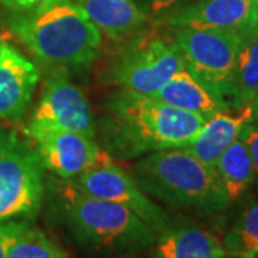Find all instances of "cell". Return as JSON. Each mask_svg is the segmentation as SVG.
Returning <instances> with one entry per match:
<instances>
[{"label":"cell","mask_w":258,"mask_h":258,"mask_svg":"<svg viewBox=\"0 0 258 258\" xmlns=\"http://www.w3.org/2000/svg\"><path fill=\"white\" fill-rule=\"evenodd\" d=\"M205 120L152 95L118 89L103 103L96 129L101 148L112 158L131 161L158 151L186 147Z\"/></svg>","instance_id":"6da1fadb"},{"label":"cell","mask_w":258,"mask_h":258,"mask_svg":"<svg viewBox=\"0 0 258 258\" xmlns=\"http://www.w3.org/2000/svg\"><path fill=\"white\" fill-rule=\"evenodd\" d=\"M9 30L42 63L86 68L102 52V33L74 0H45L33 9L9 13Z\"/></svg>","instance_id":"7a4b0ae2"},{"label":"cell","mask_w":258,"mask_h":258,"mask_svg":"<svg viewBox=\"0 0 258 258\" xmlns=\"http://www.w3.org/2000/svg\"><path fill=\"white\" fill-rule=\"evenodd\" d=\"M131 174L148 195L175 207L214 214L224 211L231 204L215 168L184 148L164 149L139 158Z\"/></svg>","instance_id":"3957f363"},{"label":"cell","mask_w":258,"mask_h":258,"mask_svg":"<svg viewBox=\"0 0 258 258\" xmlns=\"http://www.w3.org/2000/svg\"><path fill=\"white\" fill-rule=\"evenodd\" d=\"M57 185L64 225L83 247L108 252H138L155 244L157 234L135 212L82 192L72 181Z\"/></svg>","instance_id":"277c9868"},{"label":"cell","mask_w":258,"mask_h":258,"mask_svg":"<svg viewBox=\"0 0 258 258\" xmlns=\"http://www.w3.org/2000/svg\"><path fill=\"white\" fill-rule=\"evenodd\" d=\"M119 45L103 74L105 81L118 89L155 95L185 69L171 37L165 39L145 29Z\"/></svg>","instance_id":"5b68a950"},{"label":"cell","mask_w":258,"mask_h":258,"mask_svg":"<svg viewBox=\"0 0 258 258\" xmlns=\"http://www.w3.org/2000/svg\"><path fill=\"white\" fill-rule=\"evenodd\" d=\"M45 171L33 142L0 126V222L36 217L45 195Z\"/></svg>","instance_id":"8992f818"},{"label":"cell","mask_w":258,"mask_h":258,"mask_svg":"<svg viewBox=\"0 0 258 258\" xmlns=\"http://www.w3.org/2000/svg\"><path fill=\"white\" fill-rule=\"evenodd\" d=\"M171 40L185 69L230 105L244 36L227 29L175 28Z\"/></svg>","instance_id":"52a82bcc"},{"label":"cell","mask_w":258,"mask_h":258,"mask_svg":"<svg viewBox=\"0 0 258 258\" xmlns=\"http://www.w3.org/2000/svg\"><path fill=\"white\" fill-rule=\"evenodd\" d=\"M69 181H72L82 192L119 204L135 212L157 235L171 225L169 215L148 197L134 176L113 162V158L103 161Z\"/></svg>","instance_id":"ba28073f"},{"label":"cell","mask_w":258,"mask_h":258,"mask_svg":"<svg viewBox=\"0 0 258 258\" xmlns=\"http://www.w3.org/2000/svg\"><path fill=\"white\" fill-rule=\"evenodd\" d=\"M25 135L32 139L45 168L60 179H74L112 158L95 139L74 131L26 126Z\"/></svg>","instance_id":"9c48e42d"},{"label":"cell","mask_w":258,"mask_h":258,"mask_svg":"<svg viewBox=\"0 0 258 258\" xmlns=\"http://www.w3.org/2000/svg\"><path fill=\"white\" fill-rule=\"evenodd\" d=\"M26 126L68 129L96 139V122L88 98L63 71L47 78L40 101Z\"/></svg>","instance_id":"30bf717a"},{"label":"cell","mask_w":258,"mask_h":258,"mask_svg":"<svg viewBox=\"0 0 258 258\" xmlns=\"http://www.w3.org/2000/svg\"><path fill=\"white\" fill-rule=\"evenodd\" d=\"M258 0H195L158 23L175 28H212L235 30L242 36L254 30Z\"/></svg>","instance_id":"8fae6325"},{"label":"cell","mask_w":258,"mask_h":258,"mask_svg":"<svg viewBox=\"0 0 258 258\" xmlns=\"http://www.w3.org/2000/svg\"><path fill=\"white\" fill-rule=\"evenodd\" d=\"M37 83L36 64L13 45L0 40V119H22Z\"/></svg>","instance_id":"7c38bea8"},{"label":"cell","mask_w":258,"mask_h":258,"mask_svg":"<svg viewBox=\"0 0 258 258\" xmlns=\"http://www.w3.org/2000/svg\"><path fill=\"white\" fill-rule=\"evenodd\" d=\"M102 35L120 43L145 30L152 19L137 0H74Z\"/></svg>","instance_id":"4fadbf2b"},{"label":"cell","mask_w":258,"mask_h":258,"mask_svg":"<svg viewBox=\"0 0 258 258\" xmlns=\"http://www.w3.org/2000/svg\"><path fill=\"white\" fill-rule=\"evenodd\" d=\"M251 119L252 105L241 109H232V112H230V109L218 112L205 120L192 141L182 148L214 168L222 152L235 139H238L241 129Z\"/></svg>","instance_id":"5bb4252c"},{"label":"cell","mask_w":258,"mask_h":258,"mask_svg":"<svg viewBox=\"0 0 258 258\" xmlns=\"http://www.w3.org/2000/svg\"><path fill=\"white\" fill-rule=\"evenodd\" d=\"M155 258H227L222 242L204 228L191 224H171L154 244Z\"/></svg>","instance_id":"9a60e30c"},{"label":"cell","mask_w":258,"mask_h":258,"mask_svg":"<svg viewBox=\"0 0 258 258\" xmlns=\"http://www.w3.org/2000/svg\"><path fill=\"white\" fill-rule=\"evenodd\" d=\"M152 96L174 108L200 115L205 119H210L218 112L231 109L225 99L212 92L186 69L171 78Z\"/></svg>","instance_id":"2e32d148"},{"label":"cell","mask_w":258,"mask_h":258,"mask_svg":"<svg viewBox=\"0 0 258 258\" xmlns=\"http://www.w3.org/2000/svg\"><path fill=\"white\" fill-rule=\"evenodd\" d=\"M215 171L230 203L238 200L255 181V171L247 145L240 138L227 148L215 164Z\"/></svg>","instance_id":"e0dca14e"},{"label":"cell","mask_w":258,"mask_h":258,"mask_svg":"<svg viewBox=\"0 0 258 258\" xmlns=\"http://www.w3.org/2000/svg\"><path fill=\"white\" fill-rule=\"evenodd\" d=\"M258 96V35L244 36L231 89L230 108L241 109L252 105Z\"/></svg>","instance_id":"ac0fdd59"},{"label":"cell","mask_w":258,"mask_h":258,"mask_svg":"<svg viewBox=\"0 0 258 258\" xmlns=\"http://www.w3.org/2000/svg\"><path fill=\"white\" fill-rule=\"evenodd\" d=\"M222 245L228 255L255 258L258 255V201L248 207L225 234Z\"/></svg>","instance_id":"d6986e66"},{"label":"cell","mask_w":258,"mask_h":258,"mask_svg":"<svg viewBox=\"0 0 258 258\" xmlns=\"http://www.w3.org/2000/svg\"><path fill=\"white\" fill-rule=\"evenodd\" d=\"M8 258H69V252L43 231L29 225L10 247Z\"/></svg>","instance_id":"ffe728a7"},{"label":"cell","mask_w":258,"mask_h":258,"mask_svg":"<svg viewBox=\"0 0 258 258\" xmlns=\"http://www.w3.org/2000/svg\"><path fill=\"white\" fill-rule=\"evenodd\" d=\"M28 227V220L0 222V258H8L10 247Z\"/></svg>","instance_id":"44dd1931"},{"label":"cell","mask_w":258,"mask_h":258,"mask_svg":"<svg viewBox=\"0 0 258 258\" xmlns=\"http://www.w3.org/2000/svg\"><path fill=\"white\" fill-rule=\"evenodd\" d=\"M137 3L151 19L155 16L161 19L186 6L191 0H137Z\"/></svg>","instance_id":"7402d4cb"},{"label":"cell","mask_w":258,"mask_h":258,"mask_svg":"<svg viewBox=\"0 0 258 258\" xmlns=\"http://www.w3.org/2000/svg\"><path fill=\"white\" fill-rule=\"evenodd\" d=\"M238 138L247 145L249 155L252 159V165L255 171V179H258V120H249L241 129Z\"/></svg>","instance_id":"603a6c76"},{"label":"cell","mask_w":258,"mask_h":258,"mask_svg":"<svg viewBox=\"0 0 258 258\" xmlns=\"http://www.w3.org/2000/svg\"><path fill=\"white\" fill-rule=\"evenodd\" d=\"M43 2L45 0H0V6L9 10V13H20L33 9Z\"/></svg>","instance_id":"cb8c5ba5"},{"label":"cell","mask_w":258,"mask_h":258,"mask_svg":"<svg viewBox=\"0 0 258 258\" xmlns=\"http://www.w3.org/2000/svg\"><path fill=\"white\" fill-rule=\"evenodd\" d=\"M252 120H258V96L252 102Z\"/></svg>","instance_id":"d4e9b609"},{"label":"cell","mask_w":258,"mask_h":258,"mask_svg":"<svg viewBox=\"0 0 258 258\" xmlns=\"http://www.w3.org/2000/svg\"><path fill=\"white\" fill-rule=\"evenodd\" d=\"M255 35H258V15H257V20H255V26H254V30H252Z\"/></svg>","instance_id":"484cf974"}]
</instances>
